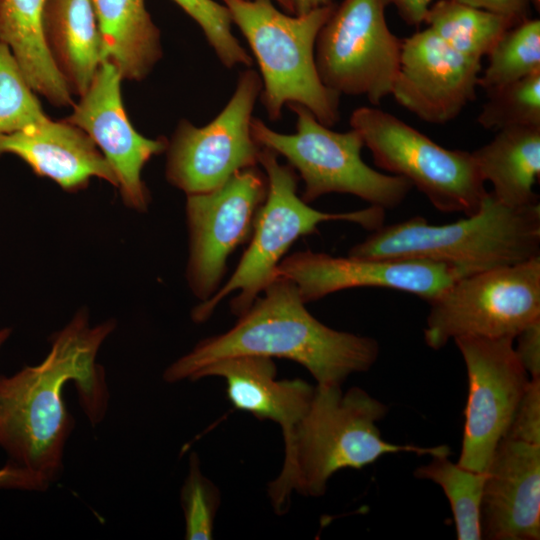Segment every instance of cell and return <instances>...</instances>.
<instances>
[{
    "label": "cell",
    "mask_w": 540,
    "mask_h": 540,
    "mask_svg": "<svg viewBox=\"0 0 540 540\" xmlns=\"http://www.w3.org/2000/svg\"><path fill=\"white\" fill-rule=\"evenodd\" d=\"M114 327L113 321L92 327L86 311H79L53 335L40 364L11 377L0 376V445L12 463L33 477L38 489H46L58 475L73 427L62 397L64 385L76 383L91 423L104 416L108 392L96 356Z\"/></svg>",
    "instance_id": "6da1fadb"
},
{
    "label": "cell",
    "mask_w": 540,
    "mask_h": 540,
    "mask_svg": "<svg viewBox=\"0 0 540 540\" xmlns=\"http://www.w3.org/2000/svg\"><path fill=\"white\" fill-rule=\"evenodd\" d=\"M228 331L205 338L166 368L168 383L194 381L214 361L253 355L294 361L317 384L341 385L348 376L369 370L379 356L378 342L368 336L338 331L306 308L296 285L274 279Z\"/></svg>",
    "instance_id": "7a4b0ae2"
},
{
    "label": "cell",
    "mask_w": 540,
    "mask_h": 540,
    "mask_svg": "<svg viewBox=\"0 0 540 540\" xmlns=\"http://www.w3.org/2000/svg\"><path fill=\"white\" fill-rule=\"evenodd\" d=\"M387 411L384 403L359 387L343 392L341 385L317 384L307 412L284 442L282 469L268 484L275 512H287L293 492L321 497L339 470L362 469L386 454H451L448 445H399L383 439L377 423Z\"/></svg>",
    "instance_id": "3957f363"
},
{
    "label": "cell",
    "mask_w": 540,
    "mask_h": 540,
    "mask_svg": "<svg viewBox=\"0 0 540 540\" xmlns=\"http://www.w3.org/2000/svg\"><path fill=\"white\" fill-rule=\"evenodd\" d=\"M348 255L425 259L455 268L462 277L540 256V203L509 207L491 192L473 215L443 225L420 216L383 225Z\"/></svg>",
    "instance_id": "277c9868"
},
{
    "label": "cell",
    "mask_w": 540,
    "mask_h": 540,
    "mask_svg": "<svg viewBox=\"0 0 540 540\" xmlns=\"http://www.w3.org/2000/svg\"><path fill=\"white\" fill-rule=\"evenodd\" d=\"M228 9L260 69V100L270 120H279L285 105L298 104L327 127L340 118V95L321 81L315 62L318 33L335 3L295 15L272 0H220Z\"/></svg>",
    "instance_id": "5b68a950"
},
{
    "label": "cell",
    "mask_w": 540,
    "mask_h": 540,
    "mask_svg": "<svg viewBox=\"0 0 540 540\" xmlns=\"http://www.w3.org/2000/svg\"><path fill=\"white\" fill-rule=\"evenodd\" d=\"M259 164L267 177L268 192L256 215L250 243L231 277L193 308L191 317L197 323L208 320L219 303L235 291L238 295L231 300V311L237 317L244 313L275 279V271L292 244L315 233L319 224L346 221L371 232L384 225L385 209L377 206L339 213L310 207L297 195L296 171L281 164L278 155L267 148L262 147Z\"/></svg>",
    "instance_id": "8992f818"
},
{
    "label": "cell",
    "mask_w": 540,
    "mask_h": 540,
    "mask_svg": "<svg viewBox=\"0 0 540 540\" xmlns=\"http://www.w3.org/2000/svg\"><path fill=\"white\" fill-rule=\"evenodd\" d=\"M288 107L297 116L295 133L277 132L254 117L252 135L261 147L283 156L299 174L304 181V202L311 203L325 194L345 193L385 210L402 204L413 186L401 176L368 166L361 157L365 145L358 131H333L306 107Z\"/></svg>",
    "instance_id": "52a82bcc"
},
{
    "label": "cell",
    "mask_w": 540,
    "mask_h": 540,
    "mask_svg": "<svg viewBox=\"0 0 540 540\" xmlns=\"http://www.w3.org/2000/svg\"><path fill=\"white\" fill-rule=\"evenodd\" d=\"M350 125L378 167L408 180L437 210L470 216L481 208L488 191L471 152L444 148L378 108L355 109Z\"/></svg>",
    "instance_id": "ba28073f"
},
{
    "label": "cell",
    "mask_w": 540,
    "mask_h": 540,
    "mask_svg": "<svg viewBox=\"0 0 540 540\" xmlns=\"http://www.w3.org/2000/svg\"><path fill=\"white\" fill-rule=\"evenodd\" d=\"M424 340L434 350L458 337H515L540 319V256L461 277L428 302Z\"/></svg>",
    "instance_id": "9c48e42d"
},
{
    "label": "cell",
    "mask_w": 540,
    "mask_h": 540,
    "mask_svg": "<svg viewBox=\"0 0 540 540\" xmlns=\"http://www.w3.org/2000/svg\"><path fill=\"white\" fill-rule=\"evenodd\" d=\"M387 6L386 0H342L320 29L317 71L338 95L365 96L373 105L391 95L402 40L389 29Z\"/></svg>",
    "instance_id": "30bf717a"
},
{
    "label": "cell",
    "mask_w": 540,
    "mask_h": 540,
    "mask_svg": "<svg viewBox=\"0 0 540 540\" xmlns=\"http://www.w3.org/2000/svg\"><path fill=\"white\" fill-rule=\"evenodd\" d=\"M262 90L257 71L240 72L235 90L216 117L197 127L181 120L166 149L165 175L186 195L205 193L236 172L258 166L262 147L252 135L253 111Z\"/></svg>",
    "instance_id": "8fae6325"
},
{
    "label": "cell",
    "mask_w": 540,
    "mask_h": 540,
    "mask_svg": "<svg viewBox=\"0 0 540 540\" xmlns=\"http://www.w3.org/2000/svg\"><path fill=\"white\" fill-rule=\"evenodd\" d=\"M267 192V177L255 166L236 172L211 191L187 195L186 279L201 302L217 292L229 256L251 237Z\"/></svg>",
    "instance_id": "7c38bea8"
},
{
    "label": "cell",
    "mask_w": 540,
    "mask_h": 540,
    "mask_svg": "<svg viewBox=\"0 0 540 540\" xmlns=\"http://www.w3.org/2000/svg\"><path fill=\"white\" fill-rule=\"evenodd\" d=\"M467 370L468 398L458 464L485 472L525 394L530 376L514 351V339L458 337Z\"/></svg>",
    "instance_id": "4fadbf2b"
},
{
    "label": "cell",
    "mask_w": 540,
    "mask_h": 540,
    "mask_svg": "<svg viewBox=\"0 0 540 540\" xmlns=\"http://www.w3.org/2000/svg\"><path fill=\"white\" fill-rule=\"evenodd\" d=\"M462 275L453 267L425 259L332 256L312 250L285 256L275 279L292 281L304 303L361 287L387 288L429 302Z\"/></svg>",
    "instance_id": "5bb4252c"
},
{
    "label": "cell",
    "mask_w": 540,
    "mask_h": 540,
    "mask_svg": "<svg viewBox=\"0 0 540 540\" xmlns=\"http://www.w3.org/2000/svg\"><path fill=\"white\" fill-rule=\"evenodd\" d=\"M122 79L116 66L103 60L65 121L80 128L95 143L116 176L125 205L145 212L150 194L142 171L152 157L166 151L168 140L147 138L135 130L123 105Z\"/></svg>",
    "instance_id": "9a60e30c"
},
{
    "label": "cell",
    "mask_w": 540,
    "mask_h": 540,
    "mask_svg": "<svg viewBox=\"0 0 540 540\" xmlns=\"http://www.w3.org/2000/svg\"><path fill=\"white\" fill-rule=\"evenodd\" d=\"M481 60L470 58L425 28L402 40L391 95L431 124L455 119L475 99Z\"/></svg>",
    "instance_id": "2e32d148"
},
{
    "label": "cell",
    "mask_w": 540,
    "mask_h": 540,
    "mask_svg": "<svg viewBox=\"0 0 540 540\" xmlns=\"http://www.w3.org/2000/svg\"><path fill=\"white\" fill-rule=\"evenodd\" d=\"M482 539H540V444L505 435L486 469Z\"/></svg>",
    "instance_id": "e0dca14e"
},
{
    "label": "cell",
    "mask_w": 540,
    "mask_h": 540,
    "mask_svg": "<svg viewBox=\"0 0 540 540\" xmlns=\"http://www.w3.org/2000/svg\"><path fill=\"white\" fill-rule=\"evenodd\" d=\"M11 153L24 160L39 176L66 191H78L91 178L103 179L117 188L116 176L91 138L66 122L48 121L20 130L0 133V156Z\"/></svg>",
    "instance_id": "ac0fdd59"
},
{
    "label": "cell",
    "mask_w": 540,
    "mask_h": 540,
    "mask_svg": "<svg viewBox=\"0 0 540 540\" xmlns=\"http://www.w3.org/2000/svg\"><path fill=\"white\" fill-rule=\"evenodd\" d=\"M273 358L253 355L231 356L201 369L194 381L221 377L232 406L260 420L280 426L283 441L291 436L307 412L315 386L302 379L278 380Z\"/></svg>",
    "instance_id": "d6986e66"
},
{
    "label": "cell",
    "mask_w": 540,
    "mask_h": 540,
    "mask_svg": "<svg viewBox=\"0 0 540 540\" xmlns=\"http://www.w3.org/2000/svg\"><path fill=\"white\" fill-rule=\"evenodd\" d=\"M44 35L71 93L82 96L103 61V43L91 0H46Z\"/></svg>",
    "instance_id": "ffe728a7"
},
{
    "label": "cell",
    "mask_w": 540,
    "mask_h": 540,
    "mask_svg": "<svg viewBox=\"0 0 540 540\" xmlns=\"http://www.w3.org/2000/svg\"><path fill=\"white\" fill-rule=\"evenodd\" d=\"M494 197L509 207L539 203L533 186L540 176V126H518L497 131L484 146L471 152Z\"/></svg>",
    "instance_id": "44dd1931"
},
{
    "label": "cell",
    "mask_w": 540,
    "mask_h": 540,
    "mask_svg": "<svg viewBox=\"0 0 540 540\" xmlns=\"http://www.w3.org/2000/svg\"><path fill=\"white\" fill-rule=\"evenodd\" d=\"M45 1L0 0V42L10 48L34 92L56 106H68L71 91L44 35Z\"/></svg>",
    "instance_id": "7402d4cb"
},
{
    "label": "cell",
    "mask_w": 540,
    "mask_h": 540,
    "mask_svg": "<svg viewBox=\"0 0 540 540\" xmlns=\"http://www.w3.org/2000/svg\"><path fill=\"white\" fill-rule=\"evenodd\" d=\"M103 43V60L122 78L144 79L162 56L160 31L145 0H91Z\"/></svg>",
    "instance_id": "603a6c76"
},
{
    "label": "cell",
    "mask_w": 540,
    "mask_h": 540,
    "mask_svg": "<svg viewBox=\"0 0 540 540\" xmlns=\"http://www.w3.org/2000/svg\"><path fill=\"white\" fill-rule=\"evenodd\" d=\"M423 23L448 46L477 60L514 26L501 15L455 0L432 3Z\"/></svg>",
    "instance_id": "cb8c5ba5"
},
{
    "label": "cell",
    "mask_w": 540,
    "mask_h": 540,
    "mask_svg": "<svg viewBox=\"0 0 540 540\" xmlns=\"http://www.w3.org/2000/svg\"><path fill=\"white\" fill-rule=\"evenodd\" d=\"M448 457H432L428 464L418 467L414 475L443 489L451 506L458 540L482 539L481 503L486 471L467 469Z\"/></svg>",
    "instance_id": "d4e9b609"
},
{
    "label": "cell",
    "mask_w": 540,
    "mask_h": 540,
    "mask_svg": "<svg viewBox=\"0 0 540 540\" xmlns=\"http://www.w3.org/2000/svg\"><path fill=\"white\" fill-rule=\"evenodd\" d=\"M478 86L487 92L540 71V21L526 19L508 29L487 55Z\"/></svg>",
    "instance_id": "484cf974"
},
{
    "label": "cell",
    "mask_w": 540,
    "mask_h": 540,
    "mask_svg": "<svg viewBox=\"0 0 540 540\" xmlns=\"http://www.w3.org/2000/svg\"><path fill=\"white\" fill-rule=\"evenodd\" d=\"M478 116L486 129L540 126V71L488 91Z\"/></svg>",
    "instance_id": "4316f807"
},
{
    "label": "cell",
    "mask_w": 540,
    "mask_h": 540,
    "mask_svg": "<svg viewBox=\"0 0 540 540\" xmlns=\"http://www.w3.org/2000/svg\"><path fill=\"white\" fill-rule=\"evenodd\" d=\"M49 119L10 48L0 42V133L39 125Z\"/></svg>",
    "instance_id": "83f0119b"
},
{
    "label": "cell",
    "mask_w": 540,
    "mask_h": 540,
    "mask_svg": "<svg viewBox=\"0 0 540 540\" xmlns=\"http://www.w3.org/2000/svg\"><path fill=\"white\" fill-rule=\"evenodd\" d=\"M201 28L219 61L228 69L251 67L253 58L232 31L226 6L215 0H173Z\"/></svg>",
    "instance_id": "f1b7e54d"
},
{
    "label": "cell",
    "mask_w": 540,
    "mask_h": 540,
    "mask_svg": "<svg viewBox=\"0 0 540 540\" xmlns=\"http://www.w3.org/2000/svg\"><path fill=\"white\" fill-rule=\"evenodd\" d=\"M185 518V539H213L214 523L221 495L218 487L203 475L199 457L192 453L189 470L180 493Z\"/></svg>",
    "instance_id": "f546056e"
},
{
    "label": "cell",
    "mask_w": 540,
    "mask_h": 540,
    "mask_svg": "<svg viewBox=\"0 0 540 540\" xmlns=\"http://www.w3.org/2000/svg\"><path fill=\"white\" fill-rule=\"evenodd\" d=\"M505 435L540 444V376L530 378Z\"/></svg>",
    "instance_id": "4dcf8cb0"
},
{
    "label": "cell",
    "mask_w": 540,
    "mask_h": 540,
    "mask_svg": "<svg viewBox=\"0 0 540 540\" xmlns=\"http://www.w3.org/2000/svg\"><path fill=\"white\" fill-rule=\"evenodd\" d=\"M515 354L530 377L540 376V319L526 326L515 337Z\"/></svg>",
    "instance_id": "1f68e13d"
},
{
    "label": "cell",
    "mask_w": 540,
    "mask_h": 540,
    "mask_svg": "<svg viewBox=\"0 0 540 540\" xmlns=\"http://www.w3.org/2000/svg\"><path fill=\"white\" fill-rule=\"evenodd\" d=\"M508 19L514 26L528 19L532 0H455Z\"/></svg>",
    "instance_id": "d6a6232c"
},
{
    "label": "cell",
    "mask_w": 540,
    "mask_h": 540,
    "mask_svg": "<svg viewBox=\"0 0 540 540\" xmlns=\"http://www.w3.org/2000/svg\"><path fill=\"white\" fill-rule=\"evenodd\" d=\"M434 0H386L393 5L401 18L409 25L419 26Z\"/></svg>",
    "instance_id": "836d02e7"
},
{
    "label": "cell",
    "mask_w": 540,
    "mask_h": 540,
    "mask_svg": "<svg viewBox=\"0 0 540 540\" xmlns=\"http://www.w3.org/2000/svg\"><path fill=\"white\" fill-rule=\"evenodd\" d=\"M0 487L38 490L33 477L14 463L0 469Z\"/></svg>",
    "instance_id": "e575fe53"
},
{
    "label": "cell",
    "mask_w": 540,
    "mask_h": 540,
    "mask_svg": "<svg viewBox=\"0 0 540 540\" xmlns=\"http://www.w3.org/2000/svg\"><path fill=\"white\" fill-rule=\"evenodd\" d=\"M334 3L333 0H293L294 14L301 15Z\"/></svg>",
    "instance_id": "d590c367"
},
{
    "label": "cell",
    "mask_w": 540,
    "mask_h": 540,
    "mask_svg": "<svg viewBox=\"0 0 540 540\" xmlns=\"http://www.w3.org/2000/svg\"><path fill=\"white\" fill-rule=\"evenodd\" d=\"M276 2L282 11L288 14H294V4L293 0H272Z\"/></svg>",
    "instance_id": "8d00e7d4"
},
{
    "label": "cell",
    "mask_w": 540,
    "mask_h": 540,
    "mask_svg": "<svg viewBox=\"0 0 540 540\" xmlns=\"http://www.w3.org/2000/svg\"><path fill=\"white\" fill-rule=\"evenodd\" d=\"M10 335V329H1L0 330V347L2 346V344L6 341V339L9 337Z\"/></svg>",
    "instance_id": "74e56055"
},
{
    "label": "cell",
    "mask_w": 540,
    "mask_h": 540,
    "mask_svg": "<svg viewBox=\"0 0 540 540\" xmlns=\"http://www.w3.org/2000/svg\"><path fill=\"white\" fill-rule=\"evenodd\" d=\"M532 4L535 6V8H537V10H539L540 0H532Z\"/></svg>",
    "instance_id": "f35d334b"
}]
</instances>
